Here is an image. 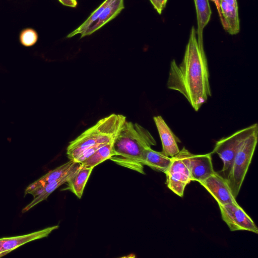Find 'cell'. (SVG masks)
Segmentation results:
<instances>
[{"label": "cell", "mask_w": 258, "mask_h": 258, "mask_svg": "<svg viewBox=\"0 0 258 258\" xmlns=\"http://www.w3.org/2000/svg\"><path fill=\"white\" fill-rule=\"evenodd\" d=\"M77 163L73 160L49 171L44 175L29 185L25 190V196L27 194L33 195L35 191L43 187L48 183L56 180L67 173Z\"/></svg>", "instance_id": "9a60e30c"}, {"label": "cell", "mask_w": 258, "mask_h": 258, "mask_svg": "<svg viewBox=\"0 0 258 258\" xmlns=\"http://www.w3.org/2000/svg\"><path fill=\"white\" fill-rule=\"evenodd\" d=\"M93 169L81 165L76 172L66 182L67 186L64 189L71 191L78 198L81 199Z\"/></svg>", "instance_id": "2e32d148"}, {"label": "cell", "mask_w": 258, "mask_h": 258, "mask_svg": "<svg viewBox=\"0 0 258 258\" xmlns=\"http://www.w3.org/2000/svg\"><path fill=\"white\" fill-rule=\"evenodd\" d=\"M156 145L148 130L138 123L126 120L114 141L113 155L109 159L118 165L144 174L146 150Z\"/></svg>", "instance_id": "7a4b0ae2"}, {"label": "cell", "mask_w": 258, "mask_h": 258, "mask_svg": "<svg viewBox=\"0 0 258 258\" xmlns=\"http://www.w3.org/2000/svg\"><path fill=\"white\" fill-rule=\"evenodd\" d=\"M220 20L224 29L230 35L240 30V21L237 0H219Z\"/></svg>", "instance_id": "8fae6325"}, {"label": "cell", "mask_w": 258, "mask_h": 258, "mask_svg": "<svg viewBox=\"0 0 258 258\" xmlns=\"http://www.w3.org/2000/svg\"><path fill=\"white\" fill-rule=\"evenodd\" d=\"M258 139V129L243 142L233 161L226 180L232 194L236 198L251 163Z\"/></svg>", "instance_id": "277c9868"}, {"label": "cell", "mask_w": 258, "mask_h": 258, "mask_svg": "<svg viewBox=\"0 0 258 258\" xmlns=\"http://www.w3.org/2000/svg\"><path fill=\"white\" fill-rule=\"evenodd\" d=\"M110 1L111 0H105L99 6V7L93 12V13L84 23H83L76 29L69 34L67 37L71 38L78 34L81 35L87 29L90 27L97 20L101 13Z\"/></svg>", "instance_id": "ffe728a7"}, {"label": "cell", "mask_w": 258, "mask_h": 258, "mask_svg": "<svg viewBox=\"0 0 258 258\" xmlns=\"http://www.w3.org/2000/svg\"><path fill=\"white\" fill-rule=\"evenodd\" d=\"M223 220L231 231L244 230L258 233V228L251 218L237 203L219 205Z\"/></svg>", "instance_id": "8992f818"}, {"label": "cell", "mask_w": 258, "mask_h": 258, "mask_svg": "<svg viewBox=\"0 0 258 258\" xmlns=\"http://www.w3.org/2000/svg\"><path fill=\"white\" fill-rule=\"evenodd\" d=\"M209 77L204 45L199 44L192 26L181 62H170L167 87L181 94L197 111L211 96Z\"/></svg>", "instance_id": "6da1fadb"}, {"label": "cell", "mask_w": 258, "mask_h": 258, "mask_svg": "<svg viewBox=\"0 0 258 258\" xmlns=\"http://www.w3.org/2000/svg\"><path fill=\"white\" fill-rule=\"evenodd\" d=\"M80 166L81 164L77 163L73 168H72L67 173L61 177L48 183L43 187L35 191L32 195L34 197V199L31 203L22 209V213H24L27 212L38 203L43 200H46L48 197L53 191L63 184L66 183L76 172Z\"/></svg>", "instance_id": "4fadbf2b"}, {"label": "cell", "mask_w": 258, "mask_h": 258, "mask_svg": "<svg viewBox=\"0 0 258 258\" xmlns=\"http://www.w3.org/2000/svg\"><path fill=\"white\" fill-rule=\"evenodd\" d=\"M154 9L159 14H161L165 8L167 0H150Z\"/></svg>", "instance_id": "7402d4cb"}, {"label": "cell", "mask_w": 258, "mask_h": 258, "mask_svg": "<svg viewBox=\"0 0 258 258\" xmlns=\"http://www.w3.org/2000/svg\"><path fill=\"white\" fill-rule=\"evenodd\" d=\"M58 227V225H54L23 235L0 238V257L26 243L48 236Z\"/></svg>", "instance_id": "30bf717a"}, {"label": "cell", "mask_w": 258, "mask_h": 258, "mask_svg": "<svg viewBox=\"0 0 258 258\" xmlns=\"http://www.w3.org/2000/svg\"><path fill=\"white\" fill-rule=\"evenodd\" d=\"M210 1H211L212 2L214 3V4L217 8V9L218 10L219 17L220 18H221V12H220V7H219V0H210Z\"/></svg>", "instance_id": "cb8c5ba5"}, {"label": "cell", "mask_w": 258, "mask_h": 258, "mask_svg": "<svg viewBox=\"0 0 258 258\" xmlns=\"http://www.w3.org/2000/svg\"><path fill=\"white\" fill-rule=\"evenodd\" d=\"M153 119L162 143V152L170 157L175 156L180 151L177 143L180 141L175 136L161 116H155Z\"/></svg>", "instance_id": "7c38bea8"}, {"label": "cell", "mask_w": 258, "mask_h": 258, "mask_svg": "<svg viewBox=\"0 0 258 258\" xmlns=\"http://www.w3.org/2000/svg\"><path fill=\"white\" fill-rule=\"evenodd\" d=\"M258 129L257 123L239 130L230 136L217 141L211 153L217 154L223 163L221 174L227 179L234 158L244 140L254 131Z\"/></svg>", "instance_id": "5b68a950"}, {"label": "cell", "mask_w": 258, "mask_h": 258, "mask_svg": "<svg viewBox=\"0 0 258 258\" xmlns=\"http://www.w3.org/2000/svg\"><path fill=\"white\" fill-rule=\"evenodd\" d=\"M165 173L167 187L182 197L186 186L192 180L187 167L177 154L171 157V163Z\"/></svg>", "instance_id": "ba28073f"}, {"label": "cell", "mask_w": 258, "mask_h": 258, "mask_svg": "<svg viewBox=\"0 0 258 258\" xmlns=\"http://www.w3.org/2000/svg\"><path fill=\"white\" fill-rule=\"evenodd\" d=\"M171 161V157L165 155L162 152H158L148 148L145 152L144 165L154 170L164 173L167 171Z\"/></svg>", "instance_id": "ac0fdd59"}, {"label": "cell", "mask_w": 258, "mask_h": 258, "mask_svg": "<svg viewBox=\"0 0 258 258\" xmlns=\"http://www.w3.org/2000/svg\"><path fill=\"white\" fill-rule=\"evenodd\" d=\"M63 5L72 8H75L77 5L76 0H58Z\"/></svg>", "instance_id": "603a6c76"}, {"label": "cell", "mask_w": 258, "mask_h": 258, "mask_svg": "<svg viewBox=\"0 0 258 258\" xmlns=\"http://www.w3.org/2000/svg\"><path fill=\"white\" fill-rule=\"evenodd\" d=\"M113 142L106 144L99 148L93 154L81 163V165L86 167L94 168L95 166L105 161L113 155Z\"/></svg>", "instance_id": "d6986e66"}, {"label": "cell", "mask_w": 258, "mask_h": 258, "mask_svg": "<svg viewBox=\"0 0 258 258\" xmlns=\"http://www.w3.org/2000/svg\"><path fill=\"white\" fill-rule=\"evenodd\" d=\"M124 8L123 0H111L97 20L81 35V38L90 35L100 29L115 18Z\"/></svg>", "instance_id": "5bb4252c"}, {"label": "cell", "mask_w": 258, "mask_h": 258, "mask_svg": "<svg viewBox=\"0 0 258 258\" xmlns=\"http://www.w3.org/2000/svg\"><path fill=\"white\" fill-rule=\"evenodd\" d=\"M209 1L194 0L198 24L196 33L198 42L201 45H204L203 30L209 22L212 13Z\"/></svg>", "instance_id": "e0dca14e"}, {"label": "cell", "mask_w": 258, "mask_h": 258, "mask_svg": "<svg viewBox=\"0 0 258 258\" xmlns=\"http://www.w3.org/2000/svg\"><path fill=\"white\" fill-rule=\"evenodd\" d=\"M38 38L37 32L31 28L23 29L19 35L20 42L26 47L34 45L37 42Z\"/></svg>", "instance_id": "44dd1931"}, {"label": "cell", "mask_w": 258, "mask_h": 258, "mask_svg": "<svg viewBox=\"0 0 258 258\" xmlns=\"http://www.w3.org/2000/svg\"><path fill=\"white\" fill-rule=\"evenodd\" d=\"M126 120L125 116L114 113L100 119L69 143L68 158L74 161L78 158L83 162L101 147L113 142Z\"/></svg>", "instance_id": "3957f363"}, {"label": "cell", "mask_w": 258, "mask_h": 258, "mask_svg": "<svg viewBox=\"0 0 258 258\" xmlns=\"http://www.w3.org/2000/svg\"><path fill=\"white\" fill-rule=\"evenodd\" d=\"M211 154L210 153L195 155L184 147L177 154L187 167L191 180L199 183L215 172L213 166Z\"/></svg>", "instance_id": "52a82bcc"}, {"label": "cell", "mask_w": 258, "mask_h": 258, "mask_svg": "<svg viewBox=\"0 0 258 258\" xmlns=\"http://www.w3.org/2000/svg\"><path fill=\"white\" fill-rule=\"evenodd\" d=\"M216 200L218 205L237 203L226 178L215 172L200 182Z\"/></svg>", "instance_id": "9c48e42d"}]
</instances>
